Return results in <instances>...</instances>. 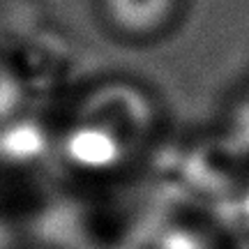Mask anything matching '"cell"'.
I'll return each mask as SVG.
<instances>
[{
	"mask_svg": "<svg viewBox=\"0 0 249 249\" xmlns=\"http://www.w3.org/2000/svg\"><path fill=\"white\" fill-rule=\"evenodd\" d=\"M81 123L104 127L127 145L141 141L152 124L150 102L129 86H104L81 108Z\"/></svg>",
	"mask_w": 249,
	"mask_h": 249,
	"instance_id": "cell-1",
	"label": "cell"
},
{
	"mask_svg": "<svg viewBox=\"0 0 249 249\" xmlns=\"http://www.w3.org/2000/svg\"><path fill=\"white\" fill-rule=\"evenodd\" d=\"M180 0H102L107 23L124 37H150L169 23Z\"/></svg>",
	"mask_w": 249,
	"mask_h": 249,
	"instance_id": "cell-2",
	"label": "cell"
},
{
	"mask_svg": "<svg viewBox=\"0 0 249 249\" xmlns=\"http://www.w3.org/2000/svg\"><path fill=\"white\" fill-rule=\"evenodd\" d=\"M127 150L124 143L116 139L104 127L90 123H81L76 129H71L65 139V155L71 164L88 171L111 169L120 161L123 152Z\"/></svg>",
	"mask_w": 249,
	"mask_h": 249,
	"instance_id": "cell-3",
	"label": "cell"
},
{
	"mask_svg": "<svg viewBox=\"0 0 249 249\" xmlns=\"http://www.w3.org/2000/svg\"><path fill=\"white\" fill-rule=\"evenodd\" d=\"M42 145H44V139H42V132L35 129L33 124H21V127H14L9 129L2 141H0V152L9 157L14 161L21 160H33L35 155L42 152Z\"/></svg>",
	"mask_w": 249,
	"mask_h": 249,
	"instance_id": "cell-4",
	"label": "cell"
},
{
	"mask_svg": "<svg viewBox=\"0 0 249 249\" xmlns=\"http://www.w3.org/2000/svg\"><path fill=\"white\" fill-rule=\"evenodd\" d=\"M18 102H21V90H18L17 79L0 62V120L17 111Z\"/></svg>",
	"mask_w": 249,
	"mask_h": 249,
	"instance_id": "cell-5",
	"label": "cell"
},
{
	"mask_svg": "<svg viewBox=\"0 0 249 249\" xmlns=\"http://www.w3.org/2000/svg\"><path fill=\"white\" fill-rule=\"evenodd\" d=\"M157 249H205V242L192 231L173 229V231H166L160 238Z\"/></svg>",
	"mask_w": 249,
	"mask_h": 249,
	"instance_id": "cell-6",
	"label": "cell"
},
{
	"mask_svg": "<svg viewBox=\"0 0 249 249\" xmlns=\"http://www.w3.org/2000/svg\"><path fill=\"white\" fill-rule=\"evenodd\" d=\"M2 245H5V233H2V229H0V249H2Z\"/></svg>",
	"mask_w": 249,
	"mask_h": 249,
	"instance_id": "cell-7",
	"label": "cell"
}]
</instances>
